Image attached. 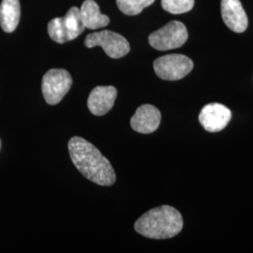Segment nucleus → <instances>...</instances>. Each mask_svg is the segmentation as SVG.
Listing matches in <instances>:
<instances>
[{
    "instance_id": "f257e3e1",
    "label": "nucleus",
    "mask_w": 253,
    "mask_h": 253,
    "mask_svg": "<svg viewBox=\"0 0 253 253\" xmlns=\"http://www.w3.org/2000/svg\"><path fill=\"white\" fill-rule=\"evenodd\" d=\"M68 147L73 164L88 180L100 186H112L116 182L111 163L95 145L75 136L69 141Z\"/></svg>"
},
{
    "instance_id": "f03ea898",
    "label": "nucleus",
    "mask_w": 253,
    "mask_h": 253,
    "mask_svg": "<svg viewBox=\"0 0 253 253\" xmlns=\"http://www.w3.org/2000/svg\"><path fill=\"white\" fill-rule=\"evenodd\" d=\"M183 228V217L180 212L170 206L153 208L134 224L138 234L151 239H168L178 235Z\"/></svg>"
},
{
    "instance_id": "7ed1b4c3",
    "label": "nucleus",
    "mask_w": 253,
    "mask_h": 253,
    "mask_svg": "<svg viewBox=\"0 0 253 253\" xmlns=\"http://www.w3.org/2000/svg\"><path fill=\"white\" fill-rule=\"evenodd\" d=\"M84 28L80 9L73 7L64 17L53 19L48 23V34L54 42L63 44L81 35Z\"/></svg>"
},
{
    "instance_id": "20e7f679",
    "label": "nucleus",
    "mask_w": 253,
    "mask_h": 253,
    "mask_svg": "<svg viewBox=\"0 0 253 253\" xmlns=\"http://www.w3.org/2000/svg\"><path fill=\"white\" fill-rule=\"evenodd\" d=\"M189 34L186 26L179 21H172L148 37L149 44L159 51L179 48L186 43Z\"/></svg>"
},
{
    "instance_id": "39448f33",
    "label": "nucleus",
    "mask_w": 253,
    "mask_h": 253,
    "mask_svg": "<svg viewBox=\"0 0 253 253\" xmlns=\"http://www.w3.org/2000/svg\"><path fill=\"white\" fill-rule=\"evenodd\" d=\"M154 71L163 80L177 81L186 77L193 69L190 57L180 54H166L154 61Z\"/></svg>"
},
{
    "instance_id": "423d86ee",
    "label": "nucleus",
    "mask_w": 253,
    "mask_h": 253,
    "mask_svg": "<svg viewBox=\"0 0 253 253\" xmlns=\"http://www.w3.org/2000/svg\"><path fill=\"white\" fill-rule=\"evenodd\" d=\"M73 85V78L63 69H51L44 74L42 89L44 100L49 105L59 103Z\"/></svg>"
},
{
    "instance_id": "0eeeda50",
    "label": "nucleus",
    "mask_w": 253,
    "mask_h": 253,
    "mask_svg": "<svg viewBox=\"0 0 253 253\" xmlns=\"http://www.w3.org/2000/svg\"><path fill=\"white\" fill-rule=\"evenodd\" d=\"M84 45L87 48L100 46L109 57L115 59L125 56L130 50L126 38L110 30H102L87 35L84 40Z\"/></svg>"
},
{
    "instance_id": "6e6552de",
    "label": "nucleus",
    "mask_w": 253,
    "mask_h": 253,
    "mask_svg": "<svg viewBox=\"0 0 253 253\" xmlns=\"http://www.w3.org/2000/svg\"><path fill=\"white\" fill-rule=\"evenodd\" d=\"M232 118V113L220 103H210L202 109L199 121L209 132H217L226 127Z\"/></svg>"
},
{
    "instance_id": "1a4fd4ad",
    "label": "nucleus",
    "mask_w": 253,
    "mask_h": 253,
    "mask_svg": "<svg viewBox=\"0 0 253 253\" xmlns=\"http://www.w3.org/2000/svg\"><path fill=\"white\" fill-rule=\"evenodd\" d=\"M161 120L162 114L159 109L150 104H144L136 110L130 119V126L136 132L149 134L158 129Z\"/></svg>"
},
{
    "instance_id": "9d476101",
    "label": "nucleus",
    "mask_w": 253,
    "mask_h": 253,
    "mask_svg": "<svg viewBox=\"0 0 253 253\" xmlns=\"http://www.w3.org/2000/svg\"><path fill=\"white\" fill-rule=\"evenodd\" d=\"M221 17L232 31L243 33L249 26V20L240 0H221Z\"/></svg>"
},
{
    "instance_id": "9b49d317",
    "label": "nucleus",
    "mask_w": 253,
    "mask_h": 253,
    "mask_svg": "<svg viewBox=\"0 0 253 253\" xmlns=\"http://www.w3.org/2000/svg\"><path fill=\"white\" fill-rule=\"evenodd\" d=\"M118 97V90L115 86H96L89 94L87 106L94 116L101 117L113 108Z\"/></svg>"
},
{
    "instance_id": "f8f14e48",
    "label": "nucleus",
    "mask_w": 253,
    "mask_h": 253,
    "mask_svg": "<svg viewBox=\"0 0 253 253\" xmlns=\"http://www.w3.org/2000/svg\"><path fill=\"white\" fill-rule=\"evenodd\" d=\"M84 26L88 29H99L108 26L110 18L100 11L99 5L94 0H85L80 8Z\"/></svg>"
},
{
    "instance_id": "ddd939ff",
    "label": "nucleus",
    "mask_w": 253,
    "mask_h": 253,
    "mask_svg": "<svg viewBox=\"0 0 253 253\" xmlns=\"http://www.w3.org/2000/svg\"><path fill=\"white\" fill-rule=\"evenodd\" d=\"M21 15L19 0H2L0 5V26L7 32H13L18 26Z\"/></svg>"
},
{
    "instance_id": "4468645a",
    "label": "nucleus",
    "mask_w": 253,
    "mask_h": 253,
    "mask_svg": "<svg viewBox=\"0 0 253 253\" xmlns=\"http://www.w3.org/2000/svg\"><path fill=\"white\" fill-rule=\"evenodd\" d=\"M155 0H117L118 9L126 15H137L142 10L152 5Z\"/></svg>"
},
{
    "instance_id": "2eb2a0df",
    "label": "nucleus",
    "mask_w": 253,
    "mask_h": 253,
    "mask_svg": "<svg viewBox=\"0 0 253 253\" xmlns=\"http://www.w3.org/2000/svg\"><path fill=\"white\" fill-rule=\"evenodd\" d=\"M162 6L172 14H182L192 9L194 0H162Z\"/></svg>"
},
{
    "instance_id": "dca6fc26",
    "label": "nucleus",
    "mask_w": 253,
    "mask_h": 253,
    "mask_svg": "<svg viewBox=\"0 0 253 253\" xmlns=\"http://www.w3.org/2000/svg\"><path fill=\"white\" fill-rule=\"evenodd\" d=\"M0 146H1V142H0Z\"/></svg>"
}]
</instances>
